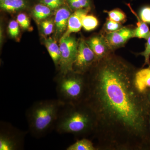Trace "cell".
<instances>
[{"instance_id":"obj_2","label":"cell","mask_w":150,"mask_h":150,"mask_svg":"<svg viewBox=\"0 0 150 150\" xmlns=\"http://www.w3.org/2000/svg\"><path fill=\"white\" fill-rule=\"evenodd\" d=\"M64 105L58 98L34 102L28 109L25 114L28 131L31 136L40 139L54 129L60 112Z\"/></svg>"},{"instance_id":"obj_29","label":"cell","mask_w":150,"mask_h":150,"mask_svg":"<svg viewBox=\"0 0 150 150\" xmlns=\"http://www.w3.org/2000/svg\"><path fill=\"white\" fill-rule=\"evenodd\" d=\"M149 128L150 144V109H149Z\"/></svg>"},{"instance_id":"obj_18","label":"cell","mask_w":150,"mask_h":150,"mask_svg":"<svg viewBox=\"0 0 150 150\" xmlns=\"http://www.w3.org/2000/svg\"><path fill=\"white\" fill-rule=\"evenodd\" d=\"M82 27L86 31H91L95 29L98 24V21L96 18L93 15H84L82 18Z\"/></svg>"},{"instance_id":"obj_4","label":"cell","mask_w":150,"mask_h":150,"mask_svg":"<svg viewBox=\"0 0 150 150\" xmlns=\"http://www.w3.org/2000/svg\"><path fill=\"white\" fill-rule=\"evenodd\" d=\"M60 75L56 81L58 99L65 105L76 104L83 102L87 88L84 74L71 71Z\"/></svg>"},{"instance_id":"obj_16","label":"cell","mask_w":150,"mask_h":150,"mask_svg":"<svg viewBox=\"0 0 150 150\" xmlns=\"http://www.w3.org/2000/svg\"><path fill=\"white\" fill-rule=\"evenodd\" d=\"M52 10L47 6L40 3L33 7L32 13L35 19L38 21H43L51 16Z\"/></svg>"},{"instance_id":"obj_10","label":"cell","mask_w":150,"mask_h":150,"mask_svg":"<svg viewBox=\"0 0 150 150\" xmlns=\"http://www.w3.org/2000/svg\"><path fill=\"white\" fill-rule=\"evenodd\" d=\"M71 14V10L67 6H63L57 9L54 19L56 35L59 36L67 30L68 21Z\"/></svg>"},{"instance_id":"obj_23","label":"cell","mask_w":150,"mask_h":150,"mask_svg":"<svg viewBox=\"0 0 150 150\" xmlns=\"http://www.w3.org/2000/svg\"><path fill=\"white\" fill-rule=\"evenodd\" d=\"M40 3L53 10L61 7L64 4L65 0H40Z\"/></svg>"},{"instance_id":"obj_9","label":"cell","mask_w":150,"mask_h":150,"mask_svg":"<svg viewBox=\"0 0 150 150\" xmlns=\"http://www.w3.org/2000/svg\"><path fill=\"white\" fill-rule=\"evenodd\" d=\"M88 45L95 54L97 62L107 56L109 48L105 38L102 36H95L86 41Z\"/></svg>"},{"instance_id":"obj_25","label":"cell","mask_w":150,"mask_h":150,"mask_svg":"<svg viewBox=\"0 0 150 150\" xmlns=\"http://www.w3.org/2000/svg\"><path fill=\"white\" fill-rule=\"evenodd\" d=\"M17 21L21 27L24 29H27L29 27L30 23L28 17L24 13L19 14L17 17Z\"/></svg>"},{"instance_id":"obj_26","label":"cell","mask_w":150,"mask_h":150,"mask_svg":"<svg viewBox=\"0 0 150 150\" xmlns=\"http://www.w3.org/2000/svg\"><path fill=\"white\" fill-rule=\"evenodd\" d=\"M147 41L146 44L144 51L140 53V55L144 56L145 58V63L144 66L146 65L150 66V36L147 39Z\"/></svg>"},{"instance_id":"obj_19","label":"cell","mask_w":150,"mask_h":150,"mask_svg":"<svg viewBox=\"0 0 150 150\" xmlns=\"http://www.w3.org/2000/svg\"><path fill=\"white\" fill-rule=\"evenodd\" d=\"M69 6L73 10L90 8L91 0H67Z\"/></svg>"},{"instance_id":"obj_24","label":"cell","mask_w":150,"mask_h":150,"mask_svg":"<svg viewBox=\"0 0 150 150\" xmlns=\"http://www.w3.org/2000/svg\"><path fill=\"white\" fill-rule=\"evenodd\" d=\"M19 25L17 21L13 20L10 22L8 26V33L11 37L16 38L18 36L20 33Z\"/></svg>"},{"instance_id":"obj_7","label":"cell","mask_w":150,"mask_h":150,"mask_svg":"<svg viewBox=\"0 0 150 150\" xmlns=\"http://www.w3.org/2000/svg\"><path fill=\"white\" fill-rule=\"evenodd\" d=\"M96 62L95 54L86 41L81 39L78 45L76 58L73 64V71L85 74Z\"/></svg>"},{"instance_id":"obj_1","label":"cell","mask_w":150,"mask_h":150,"mask_svg":"<svg viewBox=\"0 0 150 150\" xmlns=\"http://www.w3.org/2000/svg\"><path fill=\"white\" fill-rule=\"evenodd\" d=\"M86 79L83 102L95 119L93 133L98 150H139L150 145L149 112L146 94L135 83L136 72L113 56L94 64Z\"/></svg>"},{"instance_id":"obj_8","label":"cell","mask_w":150,"mask_h":150,"mask_svg":"<svg viewBox=\"0 0 150 150\" xmlns=\"http://www.w3.org/2000/svg\"><path fill=\"white\" fill-rule=\"evenodd\" d=\"M134 37V30L122 28L114 32L107 33L105 37L108 47L111 49L119 48L130 38Z\"/></svg>"},{"instance_id":"obj_21","label":"cell","mask_w":150,"mask_h":150,"mask_svg":"<svg viewBox=\"0 0 150 150\" xmlns=\"http://www.w3.org/2000/svg\"><path fill=\"white\" fill-rule=\"evenodd\" d=\"M54 22L52 19H46L40 23L42 32L45 35H50L54 31Z\"/></svg>"},{"instance_id":"obj_22","label":"cell","mask_w":150,"mask_h":150,"mask_svg":"<svg viewBox=\"0 0 150 150\" xmlns=\"http://www.w3.org/2000/svg\"><path fill=\"white\" fill-rule=\"evenodd\" d=\"M121 23L117 22L108 18L105 25V29L107 33L114 32L122 28Z\"/></svg>"},{"instance_id":"obj_5","label":"cell","mask_w":150,"mask_h":150,"mask_svg":"<svg viewBox=\"0 0 150 150\" xmlns=\"http://www.w3.org/2000/svg\"><path fill=\"white\" fill-rule=\"evenodd\" d=\"M26 134V132L19 130L10 123L1 121L0 125V150L23 149Z\"/></svg>"},{"instance_id":"obj_27","label":"cell","mask_w":150,"mask_h":150,"mask_svg":"<svg viewBox=\"0 0 150 150\" xmlns=\"http://www.w3.org/2000/svg\"><path fill=\"white\" fill-rule=\"evenodd\" d=\"M140 17L146 23H150V6H145L141 9Z\"/></svg>"},{"instance_id":"obj_20","label":"cell","mask_w":150,"mask_h":150,"mask_svg":"<svg viewBox=\"0 0 150 150\" xmlns=\"http://www.w3.org/2000/svg\"><path fill=\"white\" fill-rule=\"evenodd\" d=\"M108 14L109 18L117 22L122 23L125 21L126 16L122 11L119 9H114L110 11H105Z\"/></svg>"},{"instance_id":"obj_30","label":"cell","mask_w":150,"mask_h":150,"mask_svg":"<svg viewBox=\"0 0 150 150\" xmlns=\"http://www.w3.org/2000/svg\"><path fill=\"white\" fill-rule=\"evenodd\" d=\"M7 1V0H0V3L4 1Z\"/></svg>"},{"instance_id":"obj_3","label":"cell","mask_w":150,"mask_h":150,"mask_svg":"<svg viewBox=\"0 0 150 150\" xmlns=\"http://www.w3.org/2000/svg\"><path fill=\"white\" fill-rule=\"evenodd\" d=\"M94 126L92 111L87 105L82 102L65 105L60 112L54 130L59 134L86 136L93 134Z\"/></svg>"},{"instance_id":"obj_14","label":"cell","mask_w":150,"mask_h":150,"mask_svg":"<svg viewBox=\"0 0 150 150\" xmlns=\"http://www.w3.org/2000/svg\"><path fill=\"white\" fill-rule=\"evenodd\" d=\"M127 5L131 10V12L134 14L138 20L137 27L136 29H134V37L144 38L147 40L150 36V30L149 26L146 24V23L142 20L137 15V13H135L131 8L130 4H127Z\"/></svg>"},{"instance_id":"obj_11","label":"cell","mask_w":150,"mask_h":150,"mask_svg":"<svg viewBox=\"0 0 150 150\" xmlns=\"http://www.w3.org/2000/svg\"><path fill=\"white\" fill-rule=\"evenodd\" d=\"M90 10V8L80 9L72 13L69 18L67 30L62 36H69L72 33L79 32L82 27V18L84 15L88 13Z\"/></svg>"},{"instance_id":"obj_15","label":"cell","mask_w":150,"mask_h":150,"mask_svg":"<svg viewBox=\"0 0 150 150\" xmlns=\"http://www.w3.org/2000/svg\"><path fill=\"white\" fill-rule=\"evenodd\" d=\"M26 0H7L0 3V7L3 10L8 12H16L26 7Z\"/></svg>"},{"instance_id":"obj_28","label":"cell","mask_w":150,"mask_h":150,"mask_svg":"<svg viewBox=\"0 0 150 150\" xmlns=\"http://www.w3.org/2000/svg\"><path fill=\"white\" fill-rule=\"evenodd\" d=\"M146 96L147 98L148 101H149V103H150V90H149V91H148L146 93Z\"/></svg>"},{"instance_id":"obj_6","label":"cell","mask_w":150,"mask_h":150,"mask_svg":"<svg viewBox=\"0 0 150 150\" xmlns=\"http://www.w3.org/2000/svg\"><path fill=\"white\" fill-rule=\"evenodd\" d=\"M79 42L69 35L62 36L59 41L61 58L59 69L60 74H65L73 71V66L78 52Z\"/></svg>"},{"instance_id":"obj_17","label":"cell","mask_w":150,"mask_h":150,"mask_svg":"<svg viewBox=\"0 0 150 150\" xmlns=\"http://www.w3.org/2000/svg\"><path fill=\"white\" fill-rule=\"evenodd\" d=\"M67 150H96L93 142L88 139H83L78 140L73 144L70 145Z\"/></svg>"},{"instance_id":"obj_12","label":"cell","mask_w":150,"mask_h":150,"mask_svg":"<svg viewBox=\"0 0 150 150\" xmlns=\"http://www.w3.org/2000/svg\"><path fill=\"white\" fill-rule=\"evenodd\" d=\"M134 81L138 91L141 93L146 94L150 90V66L136 72Z\"/></svg>"},{"instance_id":"obj_13","label":"cell","mask_w":150,"mask_h":150,"mask_svg":"<svg viewBox=\"0 0 150 150\" xmlns=\"http://www.w3.org/2000/svg\"><path fill=\"white\" fill-rule=\"evenodd\" d=\"M45 44L54 64L56 66H58L59 68L61 58V51L59 45H58L55 39L51 38L45 39Z\"/></svg>"}]
</instances>
